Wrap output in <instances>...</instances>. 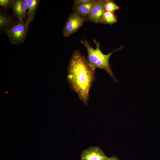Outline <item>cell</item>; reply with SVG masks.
<instances>
[{
	"mask_svg": "<svg viewBox=\"0 0 160 160\" xmlns=\"http://www.w3.org/2000/svg\"><path fill=\"white\" fill-rule=\"evenodd\" d=\"M95 69L88 62L79 49L73 53L68 68L67 80L71 89L87 106L89 92L96 79Z\"/></svg>",
	"mask_w": 160,
	"mask_h": 160,
	"instance_id": "cell-1",
	"label": "cell"
},
{
	"mask_svg": "<svg viewBox=\"0 0 160 160\" xmlns=\"http://www.w3.org/2000/svg\"><path fill=\"white\" fill-rule=\"evenodd\" d=\"M93 41L96 45V48H93L86 40L81 41V44L86 47L87 52V59L90 64L95 69L100 68L105 71L113 79L115 82L118 81L115 78L112 71L109 62V58L112 54L116 51L120 50L123 48L122 46L116 49L107 54H105L100 49V43L95 39Z\"/></svg>",
	"mask_w": 160,
	"mask_h": 160,
	"instance_id": "cell-2",
	"label": "cell"
},
{
	"mask_svg": "<svg viewBox=\"0 0 160 160\" xmlns=\"http://www.w3.org/2000/svg\"><path fill=\"white\" fill-rule=\"evenodd\" d=\"M28 28V26L24 21H19L16 24L8 28L6 32L12 44H23L25 41Z\"/></svg>",
	"mask_w": 160,
	"mask_h": 160,
	"instance_id": "cell-3",
	"label": "cell"
},
{
	"mask_svg": "<svg viewBox=\"0 0 160 160\" xmlns=\"http://www.w3.org/2000/svg\"><path fill=\"white\" fill-rule=\"evenodd\" d=\"M87 19L73 12L69 16L63 29V36L68 37L76 32Z\"/></svg>",
	"mask_w": 160,
	"mask_h": 160,
	"instance_id": "cell-4",
	"label": "cell"
},
{
	"mask_svg": "<svg viewBox=\"0 0 160 160\" xmlns=\"http://www.w3.org/2000/svg\"><path fill=\"white\" fill-rule=\"evenodd\" d=\"M105 0H97L87 20L96 23H101L104 12Z\"/></svg>",
	"mask_w": 160,
	"mask_h": 160,
	"instance_id": "cell-5",
	"label": "cell"
},
{
	"mask_svg": "<svg viewBox=\"0 0 160 160\" xmlns=\"http://www.w3.org/2000/svg\"><path fill=\"white\" fill-rule=\"evenodd\" d=\"M107 158L102 150L97 146L91 147L84 150L81 157V160H102Z\"/></svg>",
	"mask_w": 160,
	"mask_h": 160,
	"instance_id": "cell-6",
	"label": "cell"
},
{
	"mask_svg": "<svg viewBox=\"0 0 160 160\" xmlns=\"http://www.w3.org/2000/svg\"><path fill=\"white\" fill-rule=\"evenodd\" d=\"M11 7L19 21H24L28 8L27 0H14Z\"/></svg>",
	"mask_w": 160,
	"mask_h": 160,
	"instance_id": "cell-7",
	"label": "cell"
},
{
	"mask_svg": "<svg viewBox=\"0 0 160 160\" xmlns=\"http://www.w3.org/2000/svg\"><path fill=\"white\" fill-rule=\"evenodd\" d=\"M97 1V0H90V1L86 3L74 5V12L77 13L82 17L87 19Z\"/></svg>",
	"mask_w": 160,
	"mask_h": 160,
	"instance_id": "cell-8",
	"label": "cell"
},
{
	"mask_svg": "<svg viewBox=\"0 0 160 160\" xmlns=\"http://www.w3.org/2000/svg\"><path fill=\"white\" fill-rule=\"evenodd\" d=\"M28 12L26 21V25L28 26L29 23L33 20L39 1L27 0Z\"/></svg>",
	"mask_w": 160,
	"mask_h": 160,
	"instance_id": "cell-9",
	"label": "cell"
},
{
	"mask_svg": "<svg viewBox=\"0 0 160 160\" xmlns=\"http://www.w3.org/2000/svg\"><path fill=\"white\" fill-rule=\"evenodd\" d=\"M117 21V16L114 12L105 11L101 23L112 25Z\"/></svg>",
	"mask_w": 160,
	"mask_h": 160,
	"instance_id": "cell-10",
	"label": "cell"
},
{
	"mask_svg": "<svg viewBox=\"0 0 160 160\" xmlns=\"http://www.w3.org/2000/svg\"><path fill=\"white\" fill-rule=\"evenodd\" d=\"M105 8L106 11L114 12L119 9V7L114 1L105 0Z\"/></svg>",
	"mask_w": 160,
	"mask_h": 160,
	"instance_id": "cell-11",
	"label": "cell"
},
{
	"mask_svg": "<svg viewBox=\"0 0 160 160\" xmlns=\"http://www.w3.org/2000/svg\"><path fill=\"white\" fill-rule=\"evenodd\" d=\"M11 23L10 19L7 15L1 13L0 15V27L1 30L6 28Z\"/></svg>",
	"mask_w": 160,
	"mask_h": 160,
	"instance_id": "cell-12",
	"label": "cell"
},
{
	"mask_svg": "<svg viewBox=\"0 0 160 160\" xmlns=\"http://www.w3.org/2000/svg\"><path fill=\"white\" fill-rule=\"evenodd\" d=\"M14 0H0V5L4 8H7L12 6Z\"/></svg>",
	"mask_w": 160,
	"mask_h": 160,
	"instance_id": "cell-13",
	"label": "cell"
},
{
	"mask_svg": "<svg viewBox=\"0 0 160 160\" xmlns=\"http://www.w3.org/2000/svg\"><path fill=\"white\" fill-rule=\"evenodd\" d=\"M90 0H75L73 1L74 5H77L79 4L84 3L88 2Z\"/></svg>",
	"mask_w": 160,
	"mask_h": 160,
	"instance_id": "cell-14",
	"label": "cell"
},
{
	"mask_svg": "<svg viewBox=\"0 0 160 160\" xmlns=\"http://www.w3.org/2000/svg\"><path fill=\"white\" fill-rule=\"evenodd\" d=\"M107 160H118L115 157H112L110 158H108Z\"/></svg>",
	"mask_w": 160,
	"mask_h": 160,
	"instance_id": "cell-15",
	"label": "cell"
},
{
	"mask_svg": "<svg viewBox=\"0 0 160 160\" xmlns=\"http://www.w3.org/2000/svg\"><path fill=\"white\" fill-rule=\"evenodd\" d=\"M107 159H103V160H107Z\"/></svg>",
	"mask_w": 160,
	"mask_h": 160,
	"instance_id": "cell-16",
	"label": "cell"
}]
</instances>
